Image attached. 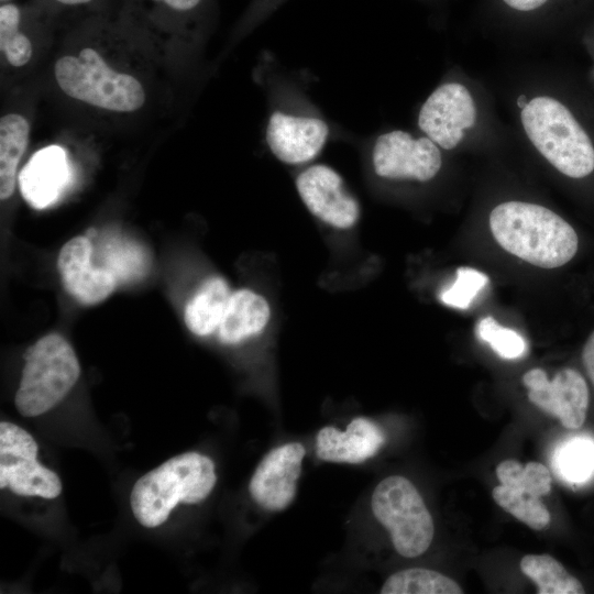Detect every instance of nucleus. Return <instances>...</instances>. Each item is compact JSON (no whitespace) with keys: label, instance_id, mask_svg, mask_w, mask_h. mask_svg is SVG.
Segmentation results:
<instances>
[{"label":"nucleus","instance_id":"obj_15","mask_svg":"<svg viewBox=\"0 0 594 594\" xmlns=\"http://www.w3.org/2000/svg\"><path fill=\"white\" fill-rule=\"evenodd\" d=\"M56 23L34 3H0V53L11 69L29 66L40 43Z\"/></svg>","mask_w":594,"mask_h":594},{"label":"nucleus","instance_id":"obj_5","mask_svg":"<svg viewBox=\"0 0 594 594\" xmlns=\"http://www.w3.org/2000/svg\"><path fill=\"white\" fill-rule=\"evenodd\" d=\"M25 361L14 404L24 417L42 415L73 388L80 365L72 345L61 334L44 336L24 353Z\"/></svg>","mask_w":594,"mask_h":594},{"label":"nucleus","instance_id":"obj_16","mask_svg":"<svg viewBox=\"0 0 594 594\" xmlns=\"http://www.w3.org/2000/svg\"><path fill=\"white\" fill-rule=\"evenodd\" d=\"M57 267L65 290L84 305L105 300L118 285L108 270L96 264L92 242L85 235L63 245Z\"/></svg>","mask_w":594,"mask_h":594},{"label":"nucleus","instance_id":"obj_20","mask_svg":"<svg viewBox=\"0 0 594 594\" xmlns=\"http://www.w3.org/2000/svg\"><path fill=\"white\" fill-rule=\"evenodd\" d=\"M94 261L108 270L117 284L135 282L145 276L150 258L145 248L136 241L113 231L98 237Z\"/></svg>","mask_w":594,"mask_h":594},{"label":"nucleus","instance_id":"obj_30","mask_svg":"<svg viewBox=\"0 0 594 594\" xmlns=\"http://www.w3.org/2000/svg\"><path fill=\"white\" fill-rule=\"evenodd\" d=\"M103 0H32L31 2L46 13L55 23L61 16L82 14L89 18L103 13Z\"/></svg>","mask_w":594,"mask_h":594},{"label":"nucleus","instance_id":"obj_2","mask_svg":"<svg viewBox=\"0 0 594 594\" xmlns=\"http://www.w3.org/2000/svg\"><path fill=\"white\" fill-rule=\"evenodd\" d=\"M488 222L494 239L505 251L541 268L560 267L578 251L573 227L541 205L504 201L492 209Z\"/></svg>","mask_w":594,"mask_h":594},{"label":"nucleus","instance_id":"obj_12","mask_svg":"<svg viewBox=\"0 0 594 594\" xmlns=\"http://www.w3.org/2000/svg\"><path fill=\"white\" fill-rule=\"evenodd\" d=\"M296 188L306 208L322 222L337 229H349L358 222L359 202L332 167L307 166L297 175Z\"/></svg>","mask_w":594,"mask_h":594},{"label":"nucleus","instance_id":"obj_24","mask_svg":"<svg viewBox=\"0 0 594 594\" xmlns=\"http://www.w3.org/2000/svg\"><path fill=\"white\" fill-rule=\"evenodd\" d=\"M382 594H462V587L440 572L411 568L392 574L381 588Z\"/></svg>","mask_w":594,"mask_h":594},{"label":"nucleus","instance_id":"obj_32","mask_svg":"<svg viewBox=\"0 0 594 594\" xmlns=\"http://www.w3.org/2000/svg\"><path fill=\"white\" fill-rule=\"evenodd\" d=\"M582 362L588 377L594 384V331L588 337L582 351Z\"/></svg>","mask_w":594,"mask_h":594},{"label":"nucleus","instance_id":"obj_31","mask_svg":"<svg viewBox=\"0 0 594 594\" xmlns=\"http://www.w3.org/2000/svg\"><path fill=\"white\" fill-rule=\"evenodd\" d=\"M509 12L530 15L543 12L553 0H498Z\"/></svg>","mask_w":594,"mask_h":594},{"label":"nucleus","instance_id":"obj_14","mask_svg":"<svg viewBox=\"0 0 594 594\" xmlns=\"http://www.w3.org/2000/svg\"><path fill=\"white\" fill-rule=\"evenodd\" d=\"M306 450L299 442H289L270 451L255 469L249 491L264 509L287 508L297 492V480Z\"/></svg>","mask_w":594,"mask_h":594},{"label":"nucleus","instance_id":"obj_33","mask_svg":"<svg viewBox=\"0 0 594 594\" xmlns=\"http://www.w3.org/2000/svg\"><path fill=\"white\" fill-rule=\"evenodd\" d=\"M282 0H256L250 12L249 23L256 22L263 15L270 13Z\"/></svg>","mask_w":594,"mask_h":594},{"label":"nucleus","instance_id":"obj_10","mask_svg":"<svg viewBox=\"0 0 594 594\" xmlns=\"http://www.w3.org/2000/svg\"><path fill=\"white\" fill-rule=\"evenodd\" d=\"M370 157L374 174L387 180L429 182L442 166L441 148L435 142L399 129L377 135Z\"/></svg>","mask_w":594,"mask_h":594},{"label":"nucleus","instance_id":"obj_22","mask_svg":"<svg viewBox=\"0 0 594 594\" xmlns=\"http://www.w3.org/2000/svg\"><path fill=\"white\" fill-rule=\"evenodd\" d=\"M230 296L229 286L223 278L207 279L185 308L187 328L199 337L218 330Z\"/></svg>","mask_w":594,"mask_h":594},{"label":"nucleus","instance_id":"obj_11","mask_svg":"<svg viewBox=\"0 0 594 594\" xmlns=\"http://www.w3.org/2000/svg\"><path fill=\"white\" fill-rule=\"evenodd\" d=\"M477 118L472 92L455 81L441 84L421 105L417 125L441 150H453L464 139Z\"/></svg>","mask_w":594,"mask_h":594},{"label":"nucleus","instance_id":"obj_6","mask_svg":"<svg viewBox=\"0 0 594 594\" xmlns=\"http://www.w3.org/2000/svg\"><path fill=\"white\" fill-rule=\"evenodd\" d=\"M371 507L403 557H418L431 544L432 517L419 492L406 477L391 475L381 481L372 494Z\"/></svg>","mask_w":594,"mask_h":594},{"label":"nucleus","instance_id":"obj_28","mask_svg":"<svg viewBox=\"0 0 594 594\" xmlns=\"http://www.w3.org/2000/svg\"><path fill=\"white\" fill-rule=\"evenodd\" d=\"M475 334L505 360L520 359L527 353L525 338L519 332L499 324L492 316L479 320Z\"/></svg>","mask_w":594,"mask_h":594},{"label":"nucleus","instance_id":"obj_23","mask_svg":"<svg viewBox=\"0 0 594 594\" xmlns=\"http://www.w3.org/2000/svg\"><path fill=\"white\" fill-rule=\"evenodd\" d=\"M520 570L536 583L538 594H583L582 583L549 554H527Z\"/></svg>","mask_w":594,"mask_h":594},{"label":"nucleus","instance_id":"obj_27","mask_svg":"<svg viewBox=\"0 0 594 594\" xmlns=\"http://www.w3.org/2000/svg\"><path fill=\"white\" fill-rule=\"evenodd\" d=\"M501 484L528 492L537 497L551 491L552 477L547 466L539 462L522 465L515 460H505L496 468Z\"/></svg>","mask_w":594,"mask_h":594},{"label":"nucleus","instance_id":"obj_3","mask_svg":"<svg viewBox=\"0 0 594 594\" xmlns=\"http://www.w3.org/2000/svg\"><path fill=\"white\" fill-rule=\"evenodd\" d=\"M216 482L210 458L198 452L176 455L135 482L130 495L133 515L142 526L157 527L178 503L197 504L207 498Z\"/></svg>","mask_w":594,"mask_h":594},{"label":"nucleus","instance_id":"obj_9","mask_svg":"<svg viewBox=\"0 0 594 594\" xmlns=\"http://www.w3.org/2000/svg\"><path fill=\"white\" fill-rule=\"evenodd\" d=\"M38 447L34 438L9 421L0 422V487H9L22 496L56 498L62 482L52 470L36 459Z\"/></svg>","mask_w":594,"mask_h":594},{"label":"nucleus","instance_id":"obj_4","mask_svg":"<svg viewBox=\"0 0 594 594\" xmlns=\"http://www.w3.org/2000/svg\"><path fill=\"white\" fill-rule=\"evenodd\" d=\"M522 130L557 170L583 178L594 170L593 143L569 108L558 99L539 95L520 109Z\"/></svg>","mask_w":594,"mask_h":594},{"label":"nucleus","instance_id":"obj_13","mask_svg":"<svg viewBox=\"0 0 594 594\" xmlns=\"http://www.w3.org/2000/svg\"><path fill=\"white\" fill-rule=\"evenodd\" d=\"M528 399L557 417L566 429H579L585 421L590 395L584 377L574 369H563L549 381L542 369L524 374Z\"/></svg>","mask_w":594,"mask_h":594},{"label":"nucleus","instance_id":"obj_25","mask_svg":"<svg viewBox=\"0 0 594 594\" xmlns=\"http://www.w3.org/2000/svg\"><path fill=\"white\" fill-rule=\"evenodd\" d=\"M556 472L569 483L580 484L594 474V440L574 437L561 443L553 453Z\"/></svg>","mask_w":594,"mask_h":594},{"label":"nucleus","instance_id":"obj_18","mask_svg":"<svg viewBox=\"0 0 594 594\" xmlns=\"http://www.w3.org/2000/svg\"><path fill=\"white\" fill-rule=\"evenodd\" d=\"M69 176L64 150L45 147L35 153L19 174L21 194L32 207L43 209L58 199Z\"/></svg>","mask_w":594,"mask_h":594},{"label":"nucleus","instance_id":"obj_29","mask_svg":"<svg viewBox=\"0 0 594 594\" xmlns=\"http://www.w3.org/2000/svg\"><path fill=\"white\" fill-rule=\"evenodd\" d=\"M488 277L472 267H459L453 283L441 290L440 300L450 307L466 309L487 285Z\"/></svg>","mask_w":594,"mask_h":594},{"label":"nucleus","instance_id":"obj_7","mask_svg":"<svg viewBox=\"0 0 594 594\" xmlns=\"http://www.w3.org/2000/svg\"><path fill=\"white\" fill-rule=\"evenodd\" d=\"M330 136L326 119L311 106L277 103L268 113L265 141L282 163L302 165L323 150Z\"/></svg>","mask_w":594,"mask_h":594},{"label":"nucleus","instance_id":"obj_34","mask_svg":"<svg viewBox=\"0 0 594 594\" xmlns=\"http://www.w3.org/2000/svg\"><path fill=\"white\" fill-rule=\"evenodd\" d=\"M528 98L525 94H521L520 96H518L517 98V106L519 107V109H522L527 102H528Z\"/></svg>","mask_w":594,"mask_h":594},{"label":"nucleus","instance_id":"obj_35","mask_svg":"<svg viewBox=\"0 0 594 594\" xmlns=\"http://www.w3.org/2000/svg\"><path fill=\"white\" fill-rule=\"evenodd\" d=\"M16 2V0H0V3Z\"/></svg>","mask_w":594,"mask_h":594},{"label":"nucleus","instance_id":"obj_1","mask_svg":"<svg viewBox=\"0 0 594 594\" xmlns=\"http://www.w3.org/2000/svg\"><path fill=\"white\" fill-rule=\"evenodd\" d=\"M121 36L122 26L106 12L84 19L54 62L53 77L59 91L107 113L124 116L143 109L148 98L145 76L116 48Z\"/></svg>","mask_w":594,"mask_h":594},{"label":"nucleus","instance_id":"obj_26","mask_svg":"<svg viewBox=\"0 0 594 594\" xmlns=\"http://www.w3.org/2000/svg\"><path fill=\"white\" fill-rule=\"evenodd\" d=\"M492 495L497 505L531 529L541 530L550 522V513L540 497L503 484L495 486Z\"/></svg>","mask_w":594,"mask_h":594},{"label":"nucleus","instance_id":"obj_17","mask_svg":"<svg viewBox=\"0 0 594 594\" xmlns=\"http://www.w3.org/2000/svg\"><path fill=\"white\" fill-rule=\"evenodd\" d=\"M384 442L385 436L376 424L358 417L344 431L332 426L320 429L316 453L323 461L358 464L375 455Z\"/></svg>","mask_w":594,"mask_h":594},{"label":"nucleus","instance_id":"obj_8","mask_svg":"<svg viewBox=\"0 0 594 594\" xmlns=\"http://www.w3.org/2000/svg\"><path fill=\"white\" fill-rule=\"evenodd\" d=\"M211 0H124L117 20L139 36L170 35L194 44L206 24Z\"/></svg>","mask_w":594,"mask_h":594},{"label":"nucleus","instance_id":"obj_21","mask_svg":"<svg viewBox=\"0 0 594 594\" xmlns=\"http://www.w3.org/2000/svg\"><path fill=\"white\" fill-rule=\"evenodd\" d=\"M31 124L23 113L11 111L0 119V198L9 199L16 184L20 161L29 145Z\"/></svg>","mask_w":594,"mask_h":594},{"label":"nucleus","instance_id":"obj_19","mask_svg":"<svg viewBox=\"0 0 594 594\" xmlns=\"http://www.w3.org/2000/svg\"><path fill=\"white\" fill-rule=\"evenodd\" d=\"M271 318V307L260 294L240 289L231 294L218 336L224 344H237L261 333Z\"/></svg>","mask_w":594,"mask_h":594}]
</instances>
